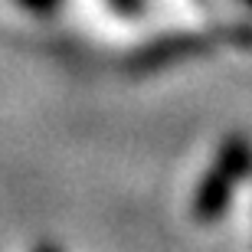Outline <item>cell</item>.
Wrapping results in <instances>:
<instances>
[{"label": "cell", "instance_id": "6da1fadb", "mask_svg": "<svg viewBox=\"0 0 252 252\" xmlns=\"http://www.w3.org/2000/svg\"><path fill=\"white\" fill-rule=\"evenodd\" d=\"M249 170H252V141L243 138V134H229L220 144L213 164L203 170V177H200V184L193 190V200H190L193 223L206 226V223L223 220L226 210H229L236 184L249 177Z\"/></svg>", "mask_w": 252, "mask_h": 252}, {"label": "cell", "instance_id": "7a4b0ae2", "mask_svg": "<svg viewBox=\"0 0 252 252\" xmlns=\"http://www.w3.org/2000/svg\"><path fill=\"white\" fill-rule=\"evenodd\" d=\"M33 252H63L56 243H39V246H33Z\"/></svg>", "mask_w": 252, "mask_h": 252}]
</instances>
